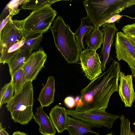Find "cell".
<instances>
[{
  "label": "cell",
  "mask_w": 135,
  "mask_h": 135,
  "mask_svg": "<svg viewBox=\"0 0 135 135\" xmlns=\"http://www.w3.org/2000/svg\"><path fill=\"white\" fill-rule=\"evenodd\" d=\"M120 72V64L113 60L106 71L81 90L80 99L74 110L81 112L105 110L112 94L118 91Z\"/></svg>",
  "instance_id": "6da1fadb"
},
{
  "label": "cell",
  "mask_w": 135,
  "mask_h": 135,
  "mask_svg": "<svg viewBox=\"0 0 135 135\" xmlns=\"http://www.w3.org/2000/svg\"><path fill=\"white\" fill-rule=\"evenodd\" d=\"M87 16L94 27L135 5V0H85L83 2Z\"/></svg>",
  "instance_id": "7a4b0ae2"
},
{
  "label": "cell",
  "mask_w": 135,
  "mask_h": 135,
  "mask_svg": "<svg viewBox=\"0 0 135 135\" xmlns=\"http://www.w3.org/2000/svg\"><path fill=\"white\" fill-rule=\"evenodd\" d=\"M53 23L50 29L56 47L68 63H77L80 52L74 33L60 16L57 17Z\"/></svg>",
  "instance_id": "3957f363"
},
{
  "label": "cell",
  "mask_w": 135,
  "mask_h": 135,
  "mask_svg": "<svg viewBox=\"0 0 135 135\" xmlns=\"http://www.w3.org/2000/svg\"><path fill=\"white\" fill-rule=\"evenodd\" d=\"M34 102L32 81H28L13 96L6 107L15 122L22 125L28 124L33 118Z\"/></svg>",
  "instance_id": "277c9868"
},
{
  "label": "cell",
  "mask_w": 135,
  "mask_h": 135,
  "mask_svg": "<svg viewBox=\"0 0 135 135\" xmlns=\"http://www.w3.org/2000/svg\"><path fill=\"white\" fill-rule=\"evenodd\" d=\"M57 15L51 6H47L30 12L23 20V29L27 33L42 34L50 29Z\"/></svg>",
  "instance_id": "5b68a950"
},
{
  "label": "cell",
  "mask_w": 135,
  "mask_h": 135,
  "mask_svg": "<svg viewBox=\"0 0 135 135\" xmlns=\"http://www.w3.org/2000/svg\"><path fill=\"white\" fill-rule=\"evenodd\" d=\"M66 110L68 115L81 120L92 127H104L109 129L112 128L113 123L119 117L118 115L109 113L105 110L85 112H79L71 109H67Z\"/></svg>",
  "instance_id": "8992f818"
},
{
  "label": "cell",
  "mask_w": 135,
  "mask_h": 135,
  "mask_svg": "<svg viewBox=\"0 0 135 135\" xmlns=\"http://www.w3.org/2000/svg\"><path fill=\"white\" fill-rule=\"evenodd\" d=\"M23 24V20L12 19L6 25L0 33V53L24 37Z\"/></svg>",
  "instance_id": "52a82bcc"
},
{
  "label": "cell",
  "mask_w": 135,
  "mask_h": 135,
  "mask_svg": "<svg viewBox=\"0 0 135 135\" xmlns=\"http://www.w3.org/2000/svg\"><path fill=\"white\" fill-rule=\"evenodd\" d=\"M79 59L81 68L88 79L91 81L102 74V62L96 51L88 47L81 52Z\"/></svg>",
  "instance_id": "ba28073f"
},
{
  "label": "cell",
  "mask_w": 135,
  "mask_h": 135,
  "mask_svg": "<svg viewBox=\"0 0 135 135\" xmlns=\"http://www.w3.org/2000/svg\"><path fill=\"white\" fill-rule=\"evenodd\" d=\"M116 56L128 64L132 72L135 71V49L126 35L121 31L116 33L114 41Z\"/></svg>",
  "instance_id": "9c48e42d"
},
{
  "label": "cell",
  "mask_w": 135,
  "mask_h": 135,
  "mask_svg": "<svg viewBox=\"0 0 135 135\" xmlns=\"http://www.w3.org/2000/svg\"><path fill=\"white\" fill-rule=\"evenodd\" d=\"M47 59V54L42 47L32 53L21 68L27 81H32L36 79L38 73L44 67Z\"/></svg>",
  "instance_id": "30bf717a"
},
{
  "label": "cell",
  "mask_w": 135,
  "mask_h": 135,
  "mask_svg": "<svg viewBox=\"0 0 135 135\" xmlns=\"http://www.w3.org/2000/svg\"><path fill=\"white\" fill-rule=\"evenodd\" d=\"M118 92L122 102L125 107H131L135 101V92L133 88L132 75H125L124 73H120Z\"/></svg>",
  "instance_id": "8fae6325"
},
{
  "label": "cell",
  "mask_w": 135,
  "mask_h": 135,
  "mask_svg": "<svg viewBox=\"0 0 135 135\" xmlns=\"http://www.w3.org/2000/svg\"><path fill=\"white\" fill-rule=\"evenodd\" d=\"M101 30L104 34L103 45L101 52L102 58V70L104 71L106 69L105 65L109 57L114 36L118 30L115 26V23H113L103 27Z\"/></svg>",
  "instance_id": "7c38bea8"
},
{
  "label": "cell",
  "mask_w": 135,
  "mask_h": 135,
  "mask_svg": "<svg viewBox=\"0 0 135 135\" xmlns=\"http://www.w3.org/2000/svg\"><path fill=\"white\" fill-rule=\"evenodd\" d=\"M66 110L56 105L51 109L49 116L53 124L59 133L66 129L68 124V116Z\"/></svg>",
  "instance_id": "4fadbf2b"
},
{
  "label": "cell",
  "mask_w": 135,
  "mask_h": 135,
  "mask_svg": "<svg viewBox=\"0 0 135 135\" xmlns=\"http://www.w3.org/2000/svg\"><path fill=\"white\" fill-rule=\"evenodd\" d=\"M33 118L39 125V131L43 135H55V128L50 117L45 113L43 107L40 106L37 108Z\"/></svg>",
  "instance_id": "5bb4252c"
},
{
  "label": "cell",
  "mask_w": 135,
  "mask_h": 135,
  "mask_svg": "<svg viewBox=\"0 0 135 135\" xmlns=\"http://www.w3.org/2000/svg\"><path fill=\"white\" fill-rule=\"evenodd\" d=\"M80 21V25L74 33L79 50L81 52L84 49L86 38L94 27L87 16L81 18Z\"/></svg>",
  "instance_id": "9a60e30c"
},
{
  "label": "cell",
  "mask_w": 135,
  "mask_h": 135,
  "mask_svg": "<svg viewBox=\"0 0 135 135\" xmlns=\"http://www.w3.org/2000/svg\"><path fill=\"white\" fill-rule=\"evenodd\" d=\"M55 90L54 77L50 76L48 78L46 84L41 90L38 99L41 107H48L53 102Z\"/></svg>",
  "instance_id": "2e32d148"
},
{
  "label": "cell",
  "mask_w": 135,
  "mask_h": 135,
  "mask_svg": "<svg viewBox=\"0 0 135 135\" xmlns=\"http://www.w3.org/2000/svg\"><path fill=\"white\" fill-rule=\"evenodd\" d=\"M92 127L83 121L68 116V124L66 129L69 135H83L88 132L100 135L92 130Z\"/></svg>",
  "instance_id": "e0dca14e"
},
{
  "label": "cell",
  "mask_w": 135,
  "mask_h": 135,
  "mask_svg": "<svg viewBox=\"0 0 135 135\" xmlns=\"http://www.w3.org/2000/svg\"><path fill=\"white\" fill-rule=\"evenodd\" d=\"M32 53L29 50L21 51L11 59L8 64L11 76L23 66Z\"/></svg>",
  "instance_id": "ac0fdd59"
},
{
  "label": "cell",
  "mask_w": 135,
  "mask_h": 135,
  "mask_svg": "<svg viewBox=\"0 0 135 135\" xmlns=\"http://www.w3.org/2000/svg\"><path fill=\"white\" fill-rule=\"evenodd\" d=\"M104 34L99 28L94 27L87 36L85 41V44L89 48L96 51L100 48L103 43Z\"/></svg>",
  "instance_id": "d6986e66"
},
{
  "label": "cell",
  "mask_w": 135,
  "mask_h": 135,
  "mask_svg": "<svg viewBox=\"0 0 135 135\" xmlns=\"http://www.w3.org/2000/svg\"><path fill=\"white\" fill-rule=\"evenodd\" d=\"M24 36L25 41L21 47L20 51L28 50L32 51L37 50L43 37L42 34L27 33L25 32Z\"/></svg>",
  "instance_id": "ffe728a7"
},
{
  "label": "cell",
  "mask_w": 135,
  "mask_h": 135,
  "mask_svg": "<svg viewBox=\"0 0 135 135\" xmlns=\"http://www.w3.org/2000/svg\"><path fill=\"white\" fill-rule=\"evenodd\" d=\"M25 40L24 37L21 41L0 53V63L3 64L5 63L8 64L11 59L20 51L21 47L24 44Z\"/></svg>",
  "instance_id": "44dd1931"
},
{
  "label": "cell",
  "mask_w": 135,
  "mask_h": 135,
  "mask_svg": "<svg viewBox=\"0 0 135 135\" xmlns=\"http://www.w3.org/2000/svg\"><path fill=\"white\" fill-rule=\"evenodd\" d=\"M61 1L25 0L22 4L21 8L22 9L30 10L33 11L46 7L51 6L54 3Z\"/></svg>",
  "instance_id": "7402d4cb"
},
{
  "label": "cell",
  "mask_w": 135,
  "mask_h": 135,
  "mask_svg": "<svg viewBox=\"0 0 135 135\" xmlns=\"http://www.w3.org/2000/svg\"><path fill=\"white\" fill-rule=\"evenodd\" d=\"M11 82L16 94L23 87L28 81L26 79L22 69L21 68L11 76Z\"/></svg>",
  "instance_id": "603a6c76"
},
{
  "label": "cell",
  "mask_w": 135,
  "mask_h": 135,
  "mask_svg": "<svg viewBox=\"0 0 135 135\" xmlns=\"http://www.w3.org/2000/svg\"><path fill=\"white\" fill-rule=\"evenodd\" d=\"M14 89L11 81L5 84L0 92V108L3 104L7 103L13 96Z\"/></svg>",
  "instance_id": "cb8c5ba5"
},
{
  "label": "cell",
  "mask_w": 135,
  "mask_h": 135,
  "mask_svg": "<svg viewBox=\"0 0 135 135\" xmlns=\"http://www.w3.org/2000/svg\"><path fill=\"white\" fill-rule=\"evenodd\" d=\"M25 0H13L9 2L5 7L1 14L8 11V15L13 16L19 13L20 9L18 8L19 5L22 4Z\"/></svg>",
  "instance_id": "d4e9b609"
},
{
  "label": "cell",
  "mask_w": 135,
  "mask_h": 135,
  "mask_svg": "<svg viewBox=\"0 0 135 135\" xmlns=\"http://www.w3.org/2000/svg\"><path fill=\"white\" fill-rule=\"evenodd\" d=\"M121 123L120 124V135H129L131 131L130 122L129 119L125 117L123 114L119 117Z\"/></svg>",
  "instance_id": "484cf974"
},
{
  "label": "cell",
  "mask_w": 135,
  "mask_h": 135,
  "mask_svg": "<svg viewBox=\"0 0 135 135\" xmlns=\"http://www.w3.org/2000/svg\"><path fill=\"white\" fill-rule=\"evenodd\" d=\"M123 32L126 35L135 37V22L131 24H127L122 29Z\"/></svg>",
  "instance_id": "4316f807"
},
{
  "label": "cell",
  "mask_w": 135,
  "mask_h": 135,
  "mask_svg": "<svg viewBox=\"0 0 135 135\" xmlns=\"http://www.w3.org/2000/svg\"><path fill=\"white\" fill-rule=\"evenodd\" d=\"M123 16L119 14L115 15L105 21L101 25L100 27H105L109 24L115 22L118 23L120 20V19Z\"/></svg>",
  "instance_id": "83f0119b"
},
{
  "label": "cell",
  "mask_w": 135,
  "mask_h": 135,
  "mask_svg": "<svg viewBox=\"0 0 135 135\" xmlns=\"http://www.w3.org/2000/svg\"><path fill=\"white\" fill-rule=\"evenodd\" d=\"M64 103L66 106L69 108H72L76 106L75 99L72 96H68L64 100Z\"/></svg>",
  "instance_id": "f1b7e54d"
},
{
  "label": "cell",
  "mask_w": 135,
  "mask_h": 135,
  "mask_svg": "<svg viewBox=\"0 0 135 135\" xmlns=\"http://www.w3.org/2000/svg\"><path fill=\"white\" fill-rule=\"evenodd\" d=\"M12 16L9 14L2 21H0V33L7 23L10 20H12Z\"/></svg>",
  "instance_id": "f546056e"
},
{
  "label": "cell",
  "mask_w": 135,
  "mask_h": 135,
  "mask_svg": "<svg viewBox=\"0 0 135 135\" xmlns=\"http://www.w3.org/2000/svg\"><path fill=\"white\" fill-rule=\"evenodd\" d=\"M126 35L135 49V37L129 35Z\"/></svg>",
  "instance_id": "4dcf8cb0"
},
{
  "label": "cell",
  "mask_w": 135,
  "mask_h": 135,
  "mask_svg": "<svg viewBox=\"0 0 135 135\" xmlns=\"http://www.w3.org/2000/svg\"><path fill=\"white\" fill-rule=\"evenodd\" d=\"M0 135H9L6 130L3 128L1 122L0 124Z\"/></svg>",
  "instance_id": "1f68e13d"
},
{
  "label": "cell",
  "mask_w": 135,
  "mask_h": 135,
  "mask_svg": "<svg viewBox=\"0 0 135 135\" xmlns=\"http://www.w3.org/2000/svg\"><path fill=\"white\" fill-rule=\"evenodd\" d=\"M13 135H28L25 133L20 131H16L14 132L13 134Z\"/></svg>",
  "instance_id": "d6a6232c"
},
{
  "label": "cell",
  "mask_w": 135,
  "mask_h": 135,
  "mask_svg": "<svg viewBox=\"0 0 135 135\" xmlns=\"http://www.w3.org/2000/svg\"><path fill=\"white\" fill-rule=\"evenodd\" d=\"M75 100L76 104V105L79 102L80 99V96H76L75 98Z\"/></svg>",
  "instance_id": "836d02e7"
},
{
  "label": "cell",
  "mask_w": 135,
  "mask_h": 135,
  "mask_svg": "<svg viewBox=\"0 0 135 135\" xmlns=\"http://www.w3.org/2000/svg\"><path fill=\"white\" fill-rule=\"evenodd\" d=\"M135 133L133 132H132L131 131L129 132V135H135Z\"/></svg>",
  "instance_id": "e575fe53"
},
{
  "label": "cell",
  "mask_w": 135,
  "mask_h": 135,
  "mask_svg": "<svg viewBox=\"0 0 135 135\" xmlns=\"http://www.w3.org/2000/svg\"><path fill=\"white\" fill-rule=\"evenodd\" d=\"M132 76L135 78V71L132 74Z\"/></svg>",
  "instance_id": "d590c367"
},
{
  "label": "cell",
  "mask_w": 135,
  "mask_h": 135,
  "mask_svg": "<svg viewBox=\"0 0 135 135\" xmlns=\"http://www.w3.org/2000/svg\"><path fill=\"white\" fill-rule=\"evenodd\" d=\"M106 135H114L112 133H110L109 134H106Z\"/></svg>",
  "instance_id": "8d00e7d4"
},
{
  "label": "cell",
  "mask_w": 135,
  "mask_h": 135,
  "mask_svg": "<svg viewBox=\"0 0 135 135\" xmlns=\"http://www.w3.org/2000/svg\"><path fill=\"white\" fill-rule=\"evenodd\" d=\"M133 124L135 126V122H134Z\"/></svg>",
  "instance_id": "74e56055"
}]
</instances>
